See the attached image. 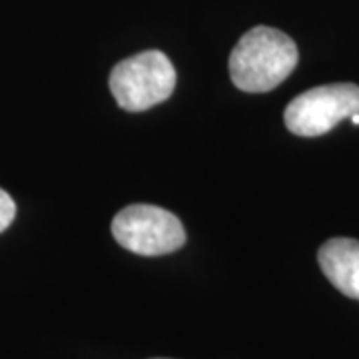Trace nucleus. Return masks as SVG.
I'll return each mask as SVG.
<instances>
[{"instance_id": "obj_5", "label": "nucleus", "mask_w": 359, "mask_h": 359, "mask_svg": "<svg viewBox=\"0 0 359 359\" xmlns=\"http://www.w3.org/2000/svg\"><path fill=\"white\" fill-rule=\"evenodd\" d=\"M318 262L323 276L334 287L359 302V240H327L318 252Z\"/></svg>"}, {"instance_id": "obj_1", "label": "nucleus", "mask_w": 359, "mask_h": 359, "mask_svg": "<svg viewBox=\"0 0 359 359\" xmlns=\"http://www.w3.org/2000/svg\"><path fill=\"white\" fill-rule=\"evenodd\" d=\"M297 60V46L285 32L269 26H256L233 46L230 78L240 90L262 94L278 88L294 72Z\"/></svg>"}, {"instance_id": "obj_3", "label": "nucleus", "mask_w": 359, "mask_h": 359, "mask_svg": "<svg viewBox=\"0 0 359 359\" xmlns=\"http://www.w3.org/2000/svg\"><path fill=\"white\" fill-rule=\"evenodd\" d=\"M112 236L124 250L138 256H166L186 244V230L178 216L164 208L134 204L112 219Z\"/></svg>"}, {"instance_id": "obj_4", "label": "nucleus", "mask_w": 359, "mask_h": 359, "mask_svg": "<svg viewBox=\"0 0 359 359\" xmlns=\"http://www.w3.org/2000/svg\"><path fill=\"white\" fill-rule=\"evenodd\" d=\"M359 112V86L351 82L323 84L295 96L283 112L285 128L295 136H323Z\"/></svg>"}, {"instance_id": "obj_2", "label": "nucleus", "mask_w": 359, "mask_h": 359, "mask_svg": "<svg viewBox=\"0 0 359 359\" xmlns=\"http://www.w3.org/2000/svg\"><path fill=\"white\" fill-rule=\"evenodd\" d=\"M108 82L122 110L144 112L172 96L176 88V70L164 52L144 50L118 62Z\"/></svg>"}, {"instance_id": "obj_6", "label": "nucleus", "mask_w": 359, "mask_h": 359, "mask_svg": "<svg viewBox=\"0 0 359 359\" xmlns=\"http://www.w3.org/2000/svg\"><path fill=\"white\" fill-rule=\"evenodd\" d=\"M14 216H16V204H14V200L11 198V194L4 192L0 188V233L13 224Z\"/></svg>"}, {"instance_id": "obj_7", "label": "nucleus", "mask_w": 359, "mask_h": 359, "mask_svg": "<svg viewBox=\"0 0 359 359\" xmlns=\"http://www.w3.org/2000/svg\"><path fill=\"white\" fill-rule=\"evenodd\" d=\"M349 120H351V122H353V124H355V126H359V112H358V114H353V116H351V118H349Z\"/></svg>"}]
</instances>
